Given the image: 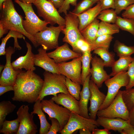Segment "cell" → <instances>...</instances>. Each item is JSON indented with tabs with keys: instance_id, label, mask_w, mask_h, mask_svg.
<instances>
[{
	"instance_id": "obj_1",
	"label": "cell",
	"mask_w": 134,
	"mask_h": 134,
	"mask_svg": "<svg viewBox=\"0 0 134 134\" xmlns=\"http://www.w3.org/2000/svg\"><path fill=\"white\" fill-rule=\"evenodd\" d=\"M44 80L33 71L22 69L18 74L13 85L14 101L35 102L38 99L42 89Z\"/></svg>"
},
{
	"instance_id": "obj_2",
	"label": "cell",
	"mask_w": 134,
	"mask_h": 134,
	"mask_svg": "<svg viewBox=\"0 0 134 134\" xmlns=\"http://www.w3.org/2000/svg\"><path fill=\"white\" fill-rule=\"evenodd\" d=\"M0 10V24L4 29L21 33L30 40L35 47L38 46L34 36L28 34L24 29L23 17L16 10L12 0H6Z\"/></svg>"
},
{
	"instance_id": "obj_3",
	"label": "cell",
	"mask_w": 134,
	"mask_h": 134,
	"mask_svg": "<svg viewBox=\"0 0 134 134\" xmlns=\"http://www.w3.org/2000/svg\"><path fill=\"white\" fill-rule=\"evenodd\" d=\"M43 75L44 83L38 99L41 100L46 96L49 95L55 96L60 93L70 94L66 85L65 76L46 71Z\"/></svg>"
},
{
	"instance_id": "obj_4",
	"label": "cell",
	"mask_w": 134,
	"mask_h": 134,
	"mask_svg": "<svg viewBox=\"0 0 134 134\" xmlns=\"http://www.w3.org/2000/svg\"><path fill=\"white\" fill-rule=\"evenodd\" d=\"M23 10L25 20L23 19L22 25L25 31L33 36L38 32L44 30L49 23L40 19L36 15L32 7V4L26 3L18 0H14Z\"/></svg>"
},
{
	"instance_id": "obj_5",
	"label": "cell",
	"mask_w": 134,
	"mask_h": 134,
	"mask_svg": "<svg viewBox=\"0 0 134 134\" xmlns=\"http://www.w3.org/2000/svg\"><path fill=\"white\" fill-rule=\"evenodd\" d=\"M129 78L127 71L120 72L105 81L104 84L108 89L105 100L99 110L103 109L108 106L116 96L120 89L126 87L129 84Z\"/></svg>"
},
{
	"instance_id": "obj_6",
	"label": "cell",
	"mask_w": 134,
	"mask_h": 134,
	"mask_svg": "<svg viewBox=\"0 0 134 134\" xmlns=\"http://www.w3.org/2000/svg\"><path fill=\"white\" fill-rule=\"evenodd\" d=\"M36 7L39 16L53 26L57 24L65 27V20L50 1L47 0H35L33 3Z\"/></svg>"
},
{
	"instance_id": "obj_7",
	"label": "cell",
	"mask_w": 134,
	"mask_h": 134,
	"mask_svg": "<svg viewBox=\"0 0 134 134\" xmlns=\"http://www.w3.org/2000/svg\"><path fill=\"white\" fill-rule=\"evenodd\" d=\"M65 27L51 25L33 35L38 46L46 51L56 49L59 46L58 39L60 32Z\"/></svg>"
},
{
	"instance_id": "obj_8",
	"label": "cell",
	"mask_w": 134,
	"mask_h": 134,
	"mask_svg": "<svg viewBox=\"0 0 134 134\" xmlns=\"http://www.w3.org/2000/svg\"><path fill=\"white\" fill-rule=\"evenodd\" d=\"M129 111L124 102L122 96V91L119 90L111 104L103 109L99 110L98 117L109 118H119L128 120Z\"/></svg>"
},
{
	"instance_id": "obj_9",
	"label": "cell",
	"mask_w": 134,
	"mask_h": 134,
	"mask_svg": "<svg viewBox=\"0 0 134 134\" xmlns=\"http://www.w3.org/2000/svg\"><path fill=\"white\" fill-rule=\"evenodd\" d=\"M65 24L62 32L64 34L63 42L70 45L72 49L79 39L84 38L79 29V20L77 16L69 12L65 15Z\"/></svg>"
},
{
	"instance_id": "obj_10",
	"label": "cell",
	"mask_w": 134,
	"mask_h": 134,
	"mask_svg": "<svg viewBox=\"0 0 134 134\" xmlns=\"http://www.w3.org/2000/svg\"><path fill=\"white\" fill-rule=\"evenodd\" d=\"M100 126L96 120L87 118L78 114L71 112L67 124L59 133L61 134H71L81 129L88 130L92 132L94 129Z\"/></svg>"
},
{
	"instance_id": "obj_11",
	"label": "cell",
	"mask_w": 134,
	"mask_h": 134,
	"mask_svg": "<svg viewBox=\"0 0 134 134\" xmlns=\"http://www.w3.org/2000/svg\"><path fill=\"white\" fill-rule=\"evenodd\" d=\"M41 105L42 110L48 114L49 117L58 120L61 127L60 132L68 122L71 111L67 108L56 103L51 99L49 100L43 99L41 101Z\"/></svg>"
},
{
	"instance_id": "obj_12",
	"label": "cell",
	"mask_w": 134,
	"mask_h": 134,
	"mask_svg": "<svg viewBox=\"0 0 134 134\" xmlns=\"http://www.w3.org/2000/svg\"><path fill=\"white\" fill-rule=\"evenodd\" d=\"M81 56L74 58L70 62L57 64L61 74L69 78L73 82L82 85Z\"/></svg>"
},
{
	"instance_id": "obj_13",
	"label": "cell",
	"mask_w": 134,
	"mask_h": 134,
	"mask_svg": "<svg viewBox=\"0 0 134 134\" xmlns=\"http://www.w3.org/2000/svg\"><path fill=\"white\" fill-rule=\"evenodd\" d=\"M28 105H23L17 112L20 123L19 131L17 134H35L38 132L37 125L33 120L34 114L29 112Z\"/></svg>"
},
{
	"instance_id": "obj_14",
	"label": "cell",
	"mask_w": 134,
	"mask_h": 134,
	"mask_svg": "<svg viewBox=\"0 0 134 134\" xmlns=\"http://www.w3.org/2000/svg\"><path fill=\"white\" fill-rule=\"evenodd\" d=\"M15 49L14 47L9 46L5 49L6 63L0 76V85L13 86L18 74L22 70H15L11 63V57Z\"/></svg>"
},
{
	"instance_id": "obj_15",
	"label": "cell",
	"mask_w": 134,
	"mask_h": 134,
	"mask_svg": "<svg viewBox=\"0 0 134 134\" xmlns=\"http://www.w3.org/2000/svg\"><path fill=\"white\" fill-rule=\"evenodd\" d=\"M89 87L91 93L90 105L88 108L90 118L96 120L98 111L104 101L106 95L101 92L95 83L90 80Z\"/></svg>"
},
{
	"instance_id": "obj_16",
	"label": "cell",
	"mask_w": 134,
	"mask_h": 134,
	"mask_svg": "<svg viewBox=\"0 0 134 134\" xmlns=\"http://www.w3.org/2000/svg\"><path fill=\"white\" fill-rule=\"evenodd\" d=\"M91 63L92 67L90 70V78L98 88H100L103 83L110 76L104 70L103 61L101 58L95 56L92 57Z\"/></svg>"
},
{
	"instance_id": "obj_17",
	"label": "cell",
	"mask_w": 134,
	"mask_h": 134,
	"mask_svg": "<svg viewBox=\"0 0 134 134\" xmlns=\"http://www.w3.org/2000/svg\"><path fill=\"white\" fill-rule=\"evenodd\" d=\"M46 51L42 47L38 49V54L34 56V65L42 68L45 71L61 74L57 64L48 56Z\"/></svg>"
},
{
	"instance_id": "obj_18",
	"label": "cell",
	"mask_w": 134,
	"mask_h": 134,
	"mask_svg": "<svg viewBox=\"0 0 134 134\" xmlns=\"http://www.w3.org/2000/svg\"><path fill=\"white\" fill-rule=\"evenodd\" d=\"M47 54L57 64L65 62L70 60L81 57L82 55V54L71 50L67 43L59 46L54 51L47 53Z\"/></svg>"
},
{
	"instance_id": "obj_19",
	"label": "cell",
	"mask_w": 134,
	"mask_h": 134,
	"mask_svg": "<svg viewBox=\"0 0 134 134\" xmlns=\"http://www.w3.org/2000/svg\"><path fill=\"white\" fill-rule=\"evenodd\" d=\"M100 126L109 130H112L121 133L122 131L133 127L128 120H124L119 118H109L98 117L96 120Z\"/></svg>"
},
{
	"instance_id": "obj_20",
	"label": "cell",
	"mask_w": 134,
	"mask_h": 134,
	"mask_svg": "<svg viewBox=\"0 0 134 134\" xmlns=\"http://www.w3.org/2000/svg\"><path fill=\"white\" fill-rule=\"evenodd\" d=\"M27 49L26 54L21 56L11 63L13 68L15 70L25 69L26 70L34 71L36 68L34 67V55L32 51V47L28 42L26 41Z\"/></svg>"
},
{
	"instance_id": "obj_21",
	"label": "cell",
	"mask_w": 134,
	"mask_h": 134,
	"mask_svg": "<svg viewBox=\"0 0 134 134\" xmlns=\"http://www.w3.org/2000/svg\"><path fill=\"white\" fill-rule=\"evenodd\" d=\"M51 99L56 103L62 105L71 112L80 115L79 101L70 94L59 93L53 97Z\"/></svg>"
},
{
	"instance_id": "obj_22",
	"label": "cell",
	"mask_w": 134,
	"mask_h": 134,
	"mask_svg": "<svg viewBox=\"0 0 134 134\" xmlns=\"http://www.w3.org/2000/svg\"><path fill=\"white\" fill-rule=\"evenodd\" d=\"M91 76L90 74L87 77L82 86L83 88L80 93V99L79 100L80 115L87 118H90L88 104L91 96L89 87V82Z\"/></svg>"
},
{
	"instance_id": "obj_23",
	"label": "cell",
	"mask_w": 134,
	"mask_h": 134,
	"mask_svg": "<svg viewBox=\"0 0 134 134\" xmlns=\"http://www.w3.org/2000/svg\"><path fill=\"white\" fill-rule=\"evenodd\" d=\"M101 11L100 4L99 1L94 7L76 15L79 20V29L80 32L97 18Z\"/></svg>"
},
{
	"instance_id": "obj_24",
	"label": "cell",
	"mask_w": 134,
	"mask_h": 134,
	"mask_svg": "<svg viewBox=\"0 0 134 134\" xmlns=\"http://www.w3.org/2000/svg\"><path fill=\"white\" fill-rule=\"evenodd\" d=\"M99 21L96 18L80 32L85 40L89 44L91 50L97 37Z\"/></svg>"
},
{
	"instance_id": "obj_25",
	"label": "cell",
	"mask_w": 134,
	"mask_h": 134,
	"mask_svg": "<svg viewBox=\"0 0 134 134\" xmlns=\"http://www.w3.org/2000/svg\"><path fill=\"white\" fill-rule=\"evenodd\" d=\"M41 101L38 99L35 102L33 106V111L31 113L33 114H36L38 117L40 123L39 134H47L51 125L47 121L45 115L42 109Z\"/></svg>"
},
{
	"instance_id": "obj_26",
	"label": "cell",
	"mask_w": 134,
	"mask_h": 134,
	"mask_svg": "<svg viewBox=\"0 0 134 134\" xmlns=\"http://www.w3.org/2000/svg\"><path fill=\"white\" fill-rule=\"evenodd\" d=\"M131 56H123L114 62L112 66V71L110 76H113L118 73L127 70L129 65L133 60Z\"/></svg>"
},
{
	"instance_id": "obj_27",
	"label": "cell",
	"mask_w": 134,
	"mask_h": 134,
	"mask_svg": "<svg viewBox=\"0 0 134 134\" xmlns=\"http://www.w3.org/2000/svg\"><path fill=\"white\" fill-rule=\"evenodd\" d=\"M13 37L14 39V47L18 50L21 49L18 41V38H23L25 40L24 35L21 33L13 30H10L7 35L1 39V42L0 46V55H4L6 53L5 47L8 40L11 37Z\"/></svg>"
},
{
	"instance_id": "obj_28",
	"label": "cell",
	"mask_w": 134,
	"mask_h": 134,
	"mask_svg": "<svg viewBox=\"0 0 134 134\" xmlns=\"http://www.w3.org/2000/svg\"><path fill=\"white\" fill-rule=\"evenodd\" d=\"M90 50L86 51L82 54L81 80L82 85L87 77L90 74V63L92 57Z\"/></svg>"
},
{
	"instance_id": "obj_29",
	"label": "cell",
	"mask_w": 134,
	"mask_h": 134,
	"mask_svg": "<svg viewBox=\"0 0 134 134\" xmlns=\"http://www.w3.org/2000/svg\"><path fill=\"white\" fill-rule=\"evenodd\" d=\"M93 53L100 56L103 61L104 67H112L115 61V54L104 48H98L93 51Z\"/></svg>"
},
{
	"instance_id": "obj_30",
	"label": "cell",
	"mask_w": 134,
	"mask_h": 134,
	"mask_svg": "<svg viewBox=\"0 0 134 134\" xmlns=\"http://www.w3.org/2000/svg\"><path fill=\"white\" fill-rule=\"evenodd\" d=\"M119 28L115 24H111L101 21L99 22L97 37L103 35H112L118 33Z\"/></svg>"
},
{
	"instance_id": "obj_31",
	"label": "cell",
	"mask_w": 134,
	"mask_h": 134,
	"mask_svg": "<svg viewBox=\"0 0 134 134\" xmlns=\"http://www.w3.org/2000/svg\"><path fill=\"white\" fill-rule=\"evenodd\" d=\"M114 50L119 57L131 56L134 54V46H128L119 41L116 40L114 45Z\"/></svg>"
},
{
	"instance_id": "obj_32",
	"label": "cell",
	"mask_w": 134,
	"mask_h": 134,
	"mask_svg": "<svg viewBox=\"0 0 134 134\" xmlns=\"http://www.w3.org/2000/svg\"><path fill=\"white\" fill-rule=\"evenodd\" d=\"M20 127L18 118L11 121L5 120L3 123L0 133L4 134H17Z\"/></svg>"
},
{
	"instance_id": "obj_33",
	"label": "cell",
	"mask_w": 134,
	"mask_h": 134,
	"mask_svg": "<svg viewBox=\"0 0 134 134\" xmlns=\"http://www.w3.org/2000/svg\"><path fill=\"white\" fill-rule=\"evenodd\" d=\"M115 24L119 29L128 32L134 36V19L117 16Z\"/></svg>"
},
{
	"instance_id": "obj_34",
	"label": "cell",
	"mask_w": 134,
	"mask_h": 134,
	"mask_svg": "<svg viewBox=\"0 0 134 134\" xmlns=\"http://www.w3.org/2000/svg\"><path fill=\"white\" fill-rule=\"evenodd\" d=\"M16 106L9 101L3 100L0 102V127L1 128L6 116L13 112Z\"/></svg>"
},
{
	"instance_id": "obj_35",
	"label": "cell",
	"mask_w": 134,
	"mask_h": 134,
	"mask_svg": "<svg viewBox=\"0 0 134 134\" xmlns=\"http://www.w3.org/2000/svg\"><path fill=\"white\" fill-rule=\"evenodd\" d=\"M113 37L112 35L104 34L97 37L91 49V51L98 48H104L109 50L110 44Z\"/></svg>"
},
{
	"instance_id": "obj_36",
	"label": "cell",
	"mask_w": 134,
	"mask_h": 134,
	"mask_svg": "<svg viewBox=\"0 0 134 134\" xmlns=\"http://www.w3.org/2000/svg\"><path fill=\"white\" fill-rule=\"evenodd\" d=\"M117 17L114 9H108L102 10L97 18L102 21L115 24Z\"/></svg>"
},
{
	"instance_id": "obj_37",
	"label": "cell",
	"mask_w": 134,
	"mask_h": 134,
	"mask_svg": "<svg viewBox=\"0 0 134 134\" xmlns=\"http://www.w3.org/2000/svg\"><path fill=\"white\" fill-rule=\"evenodd\" d=\"M66 85L70 94L76 100H79L81 92L80 85L72 81L66 77Z\"/></svg>"
},
{
	"instance_id": "obj_38",
	"label": "cell",
	"mask_w": 134,
	"mask_h": 134,
	"mask_svg": "<svg viewBox=\"0 0 134 134\" xmlns=\"http://www.w3.org/2000/svg\"><path fill=\"white\" fill-rule=\"evenodd\" d=\"M123 100L129 111L134 105V88L122 91Z\"/></svg>"
},
{
	"instance_id": "obj_39",
	"label": "cell",
	"mask_w": 134,
	"mask_h": 134,
	"mask_svg": "<svg viewBox=\"0 0 134 134\" xmlns=\"http://www.w3.org/2000/svg\"><path fill=\"white\" fill-rule=\"evenodd\" d=\"M94 4L90 0H82L77 4L71 12L75 15L79 14L90 8Z\"/></svg>"
},
{
	"instance_id": "obj_40",
	"label": "cell",
	"mask_w": 134,
	"mask_h": 134,
	"mask_svg": "<svg viewBox=\"0 0 134 134\" xmlns=\"http://www.w3.org/2000/svg\"><path fill=\"white\" fill-rule=\"evenodd\" d=\"M134 3L133 0H114L115 11L117 14H119L122 10H125Z\"/></svg>"
},
{
	"instance_id": "obj_41",
	"label": "cell",
	"mask_w": 134,
	"mask_h": 134,
	"mask_svg": "<svg viewBox=\"0 0 134 134\" xmlns=\"http://www.w3.org/2000/svg\"><path fill=\"white\" fill-rule=\"evenodd\" d=\"M73 50L74 51L82 54L89 50L91 51L90 45L84 38L79 39L76 42Z\"/></svg>"
},
{
	"instance_id": "obj_42",
	"label": "cell",
	"mask_w": 134,
	"mask_h": 134,
	"mask_svg": "<svg viewBox=\"0 0 134 134\" xmlns=\"http://www.w3.org/2000/svg\"><path fill=\"white\" fill-rule=\"evenodd\" d=\"M133 61L129 65L127 71L129 78L128 85L126 87V90L130 89L134 87V57Z\"/></svg>"
},
{
	"instance_id": "obj_43",
	"label": "cell",
	"mask_w": 134,
	"mask_h": 134,
	"mask_svg": "<svg viewBox=\"0 0 134 134\" xmlns=\"http://www.w3.org/2000/svg\"><path fill=\"white\" fill-rule=\"evenodd\" d=\"M51 122V125L47 134H56L61 130V127L59 122L57 119L48 117Z\"/></svg>"
},
{
	"instance_id": "obj_44",
	"label": "cell",
	"mask_w": 134,
	"mask_h": 134,
	"mask_svg": "<svg viewBox=\"0 0 134 134\" xmlns=\"http://www.w3.org/2000/svg\"><path fill=\"white\" fill-rule=\"evenodd\" d=\"M77 0H64L62 6L59 8L58 11L59 13H63L65 15L67 14V11L70 7V4L75 6L77 4Z\"/></svg>"
},
{
	"instance_id": "obj_45",
	"label": "cell",
	"mask_w": 134,
	"mask_h": 134,
	"mask_svg": "<svg viewBox=\"0 0 134 134\" xmlns=\"http://www.w3.org/2000/svg\"><path fill=\"white\" fill-rule=\"evenodd\" d=\"M123 17L134 19V3L129 6L122 14Z\"/></svg>"
},
{
	"instance_id": "obj_46",
	"label": "cell",
	"mask_w": 134,
	"mask_h": 134,
	"mask_svg": "<svg viewBox=\"0 0 134 134\" xmlns=\"http://www.w3.org/2000/svg\"><path fill=\"white\" fill-rule=\"evenodd\" d=\"M101 10L111 8L114 9V0H99Z\"/></svg>"
},
{
	"instance_id": "obj_47",
	"label": "cell",
	"mask_w": 134,
	"mask_h": 134,
	"mask_svg": "<svg viewBox=\"0 0 134 134\" xmlns=\"http://www.w3.org/2000/svg\"><path fill=\"white\" fill-rule=\"evenodd\" d=\"M13 86L3 85H0V96L6 92L11 91H14Z\"/></svg>"
},
{
	"instance_id": "obj_48",
	"label": "cell",
	"mask_w": 134,
	"mask_h": 134,
	"mask_svg": "<svg viewBox=\"0 0 134 134\" xmlns=\"http://www.w3.org/2000/svg\"><path fill=\"white\" fill-rule=\"evenodd\" d=\"M92 134H110L111 133L108 130L104 128L103 129H100L97 128L94 129L92 132Z\"/></svg>"
},
{
	"instance_id": "obj_49",
	"label": "cell",
	"mask_w": 134,
	"mask_h": 134,
	"mask_svg": "<svg viewBox=\"0 0 134 134\" xmlns=\"http://www.w3.org/2000/svg\"><path fill=\"white\" fill-rule=\"evenodd\" d=\"M128 121L131 125L134 127V105L129 111Z\"/></svg>"
},
{
	"instance_id": "obj_50",
	"label": "cell",
	"mask_w": 134,
	"mask_h": 134,
	"mask_svg": "<svg viewBox=\"0 0 134 134\" xmlns=\"http://www.w3.org/2000/svg\"><path fill=\"white\" fill-rule=\"evenodd\" d=\"M51 2L56 8H59L63 4L64 0H47Z\"/></svg>"
},
{
	"instance_id": "obj_51",
	"label": "cell",
	"mask_w": 134,
	"mask_h": 134,
	"mask_svg": "<svg viewBox=\"0 0 134 134\" xmlns=\"http://www.w3.org/2000/svg\"><path fill=\"white\" fill-rule=\"evenodd\" d=\"M122 134H134V127H132L123 130L121 133Z\"/></svg>"
},
{
	"instance_id": "obj_52",
	"label": "cell",
	"mask_w": 134,
	"mask_h": 134,
	"mask_svg": "<svg viewBox=\"0 0 134 134\" xmlns=\"http://www.w3.org/2000/svg\"><path fill=\"white\" fill-rule=\"evenodd\" d=\"M8 31L4 29L2 26L0 24V38L2 37L3 35L6 34L8 32Z\"/></svg>"
},
{
	"instance_id": "obj_53",
	"label": "cell",
	"mask_w": 134,
	"mask_h": 134,
	"mask_svg": "<svg viewBox=\"0 0 134 134\" xmlns=\"http://www.w3.org/2000/svg\"><path fill=\"white\" fill-rule=\"evenodd\" d=\"M79 130L80 134H91L92 133L89 130L85 129H80Z\"/></svg>"
},
{
	"instance_id": "obj_54",
	"label": "cell",
	"mask_w": 134,
	"mask_h": 134,
	"mask_svg": "<svg viewBox=\"0 0 134 134\" xmlns=\"http://www.w3.org/2000/svg\"><path fill=\"white\" fill-rule=\"evenodd\" d=\"M22 2L26 3L32 4L33 3L35 0H18Z\"/></svg>"
},
{
	"instance_id": "obj_55",
	"label": "cell",
	"mask_w": 134,
	"mask_h": 134,
	"mask_svg": "<svg viewBox=\"0 0 134 134\" xmlns=\"http://www.w3.org/2000/svg\"><path fill=\"white\" fill-rule=\"evenodd\" d=\"M6 0H0V9H1L2 7V5L3 3Z\"/></svg>"
},
{
	"instance_id": "obj_56",
	"label": "cell",
	"mask_w": 134,
	"mask_h": 134,
	"mask_svg": "<svg viewBox=\"0 0 134 134\" xmlns=\"http://www.w3.org/2000/svg\"><path fill=\"white\" fill-rule=\"evenodd\" d=\"M4 66L3 65H0V73H1V72L2 70L4 68Z\"/></svg>"
},
{
	"instance_id": "obj_57",
	"label": "cell",
	"mask_w": 134,
	"mask_h": 134,
	"mask_svg": "<svg viewBox=\"0 0 134 134\" xmlns=\"http://www.w3.org/2000/svg\"><path fill=\"white\" fill-rule=\"evenodd\" d=\"M94 4L98 2L99 0H90Z\"/></svg>"
},
{
	"instance_id": "obj_58",
	"label": "cell",
	"mask_w": 134,
	"mask_h": 134,
	"mask_svg": "<svg viewBox=\"0 0 134 134\" xmlns=\"http://www.w3.org/2000/svg\"></svg>"
}]
</instances>
